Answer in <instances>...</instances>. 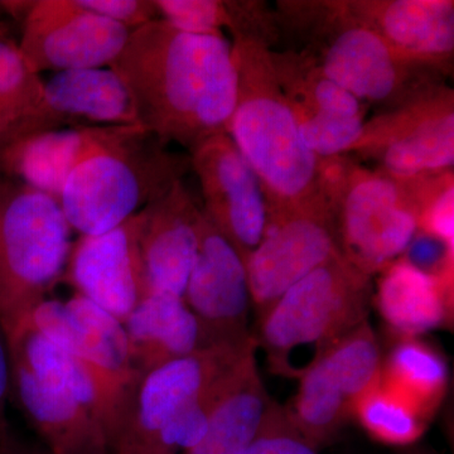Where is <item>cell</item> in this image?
Listing matches in <instances>:
<instances>
[{
    "mask_svg": "<svg viewBox=\"0 0 454 454\" xmlns=\"http://www.w3.org/2000/svg\"><path fill=\"white\" fill-rule=\"evenodd\" d=\"M122 325L140 380L158 367L214 346L184 298L168 293L146 294Z\"/></svg>",
    "mask_w": 454,
    "mask_h": 454,
    "instance_id": "cell-24",
    "label": "cell"
},
{
    "mask_svg": "<svg viewBox=\"0 0 454 454\" xmlns=\"http://www.w3.org/2000/svg\"><path fill=\"white\" fill-rule=\"evenodd\" d=\"M279 43L316 59L328 77L365 106L394 109L446 83L450 73L406 59L385 43L346 0H279Z\"/></svg>",
    "mask_w": 454,
    "mask_h": 454,
    "instance_id": "cell-2",
    "label": "cell"
},
{
    "mask_svg": "<svg viewBox=\"0 0 454 454\" xmlns=\"http://www.w3.org/2000/svg\"><path fill=\"white\" fill-rule=\"evenodd\" d=\"M256 351L254 343L236 364L208 415L205 435L186 454H240L258 435L276 402L260 376Z\"/></svg>",
    "mask_w": 454,
    "mask_h": 454,
    "instance_id": "cell-26",
    "label": "cell"
},
{
    "mask_svg": "<svg viewBox=\"0 0 454 454\" xmlns=\"http://www.w3.org/2000/svg\"><path fill=\"white\" fill-rule=\"evenodd\" d=\"M387 46L406 59L452 74V0H346Z\"/></svg>",
    "mask_w": 454,
    "mask_h": 454,
    "instance_id": "cell-21",
    "label": "cell"
},
{
    "mask_svg": "<svg viewBox=\"0 0 454 454\" xmlns=\"http://www.w3.org/2000/svg\"><path fill=\"white\" fill-rule=\"evenodd\" d=\"M23 119L0 134V178L16 179L57 201L66 179L83 160L140 128L128 125L40 130L27 127Z\"/></svg>",
    "mask_w": 454,
    "mask_h": 454,
    "instance_id": "cell-18",
    "label": "cell"
},
{
    "mask_svg": "<svg viewBox=\"0 0 454 454\" xmlns=\"http://www.w3.org/2000/svg\"><path fill=\"white\" fill-rule=\"evenodd\" d=\"M191 169L143 128L90 155L66 179L59 206L80 236L103 234L160 199Z\"/></svg>",
    "mask_w": 454,
    "mask_h": 454,
    "instance_id": "cell-5",
    "label": "cell"
},
{
    "mask_svg": "<svg viewBox=\"0 0 454 454\" xmlns=\"http://www.w3.org/2000/svg\"><path fill=\"white\" fill-rule=\"evenodd\" d=\"M9 356L17 358L42 381L73 397L103 427L112 453L125 424L121 406L82 360L23 324L7 340Z\"/></svg>",
    "mask_w": 454,
    "mask_h": 454,
    "instance_id": "cell-23",
    "label": "cell"
},
{
    "mask_svg": "<svg viewBox=\"0 0 454 454\" xmlns=\"http://www.w3.org/2000/svg\"><path fill=\"white\" fill-rule=\"evenodd\" d=\"M25 324L82 360L121 406L127 422L140 378L131 364L122 322L74 293L66 301L47 298Z\"/></svg>",
    "mask_w": 454,
    "mask_h": 454,
    "instance_id": "cell-12",
    "label": "cell"
},
{
    "mask_svg": "<svg viewBox=\"0 0 454 454\" xmlns=\"http://www.w3.org/2000/svg\"><path fill=\"white\" fill-rule=\"evenodd\" d=\"M231 35L238 98L227 134L258 176L268 207L324 199L319 158L301 139L277 80L273 49L252 35Z\"/></svg>",
    "mask_w": 454,
    "mask_h": 454,
    "instance_id": "cell-3",
    "label": "cell"
},
{
    "mask_svg": "<svg viewBox=\"0 0 454 454\" xmlns=\"http://www.w3.org/2000/svg\"><path fill=\"white\" fill-rule=\"evenodd\" d=\"M129 92L137 121L188 151L229 131L238 98L231 42L178 31L162 20L130 32L109 66Z\"/></svg>",
    "mask_w": 454,
    "mask_h": 454,
    "instance_id": "cell-1",
    "label": "cell"
},
{
    "mask_svg": "<svg viewBox=\"0 0 454 454\" xmlns=\"http://www.w3.org/2000/svg\"><path fill=\"white\" fill-rule=\"evenodd\" d=\"M146 207L121 225L71 245L62 282L124 322L145 297L140 235Z\"/></svg>",
    "mask_w": 454,
    "mask_h": 454,
    "instance_id": "cell-17",
    "label": "cell"
},
{
    "mask_svg": "<svg viewBox=\"0 0 454 454\" xmlns=\"http://www.w3.org/2000/svg\"><path fill=\"white\" fill-rule=\"evenodd\" d=\"M199 178L202 211L247 262L268 225V206L258 176L229 134L203 140L190 152Z\"/></svg>",
    "mask_w": 454,
    "mask_h": 454,
    "instance_id": "cell-15",
    "label": "cell"
},
{
    "mask_svg": "<svg viewBox=\"0 0 454 454\" xmlns=\"http://www.w3.org/2000/svg\"><path fill=\"white\" fill-rule=\"evenodd\" d=\"M184 301L211 345H243L253 339L247 328L253 303L247 264L205 214Z\"/></svg>",
    "mask_w": 454,
    "mask_h": 454,
    "instance_id": "cell-16",
    "label": "cell"
},
{
    "mask_svg": "<svg viewBox=\"0 0 454 454\" xmlns=\"http://www.w3.org/2000/svg\"><path fill=\"white\" fill-rule=\"evenodd\" d=\"M381 382L432 419L450 387L443 355L420 337H400L382 357Z\"/></svg>",
    "mask_w": 454,
    "mask_h": 454,
    "instance_id": "cell-27",
    "label": "cell"
},
{
    "mask_svg": "<svg viewBox=\"0 0 454 454\" xmlns=\"http://www.w3.org/2000/svg\"><path fill=\"white\" fill-rule=\"evenodd\" d=\"M352 419L376 442L395 447L411 446L419 441L429 424L415 406L381 380L358 400Z\"/></svg>",
    "mask_w": 454,
    "mask_h": 454,
    "instance_id": "cell-28",
    "label": "cell"
},
{
    "mask_svg": "<svg viewBox=\"0 0 454 454\" xmlns=\"http://www.w3.org/2000/svg\"><path fill=\"white\" fill-rule=\"evenodd\" d=\"M3 454H56L43 444L27 443L17 437L12 439L11 443Z\"/></svg>",
    "mask_w": 454,
    "mask_h": 454,
    "instance_id": "cell-34",
    "label": "cell"
},
{
    "mask_svg": "<svg viewBox=\"0 0 454 454\" xmlns=\"http://www.w3.org/2000/svg\"><path fill=\"white\" fill-rule=\"evenodd\" d=\"M2 13H3L2 9H0V14H2Z\"/></svg>",
    "mask_w": 454,
    "mask_h": 454,
    "instance_id": "cell-37",
    "label": "cell"
},
{
    "mask_svg": "<svg viewBox=\"0 0 454 454\" xmlns=\"http://www.w3.org/2000/svg\"><path fill=\"white\" fill-rule=\"evenodd\" d=\"M12 393L18 408L56 454H113L103 427L73 397L50 387L11 357Z\"/></svg>",
    "mask_w": 454,
    "mask_h": 454,
    "instance_id": "cell-22",
    "label": "cell"
},
{
    "mask_svg": "<svg viewBox=\"0 0 454 454\" xmlns=\"http://www.w3.org/2000/svg\"><path fill=\"white\" fill-rule=\"evenodd\" d=\"M31 129L138 125L127 88L110 67L56 73L27 116Z\"/></svg>",
    "mask_w": 454,
    "mask_h": 454,
    "instance_id": "cell-20",
    "label": "cell"
},
{
    "mask_svg": "<svg viewBox=\"0 0 454 454\" xmlns=\"http://www.w3.org/2000/svg\"><path fill=\"white\" fill-rule=\"evenodd\" d=\"M254 342L211 346L143 376L113 454H167L170 424L205 399Z\"/></svg>",
    "mask_w": 454,
    "mask_h": 454,
    "instance_id": "cell-10",
    "label": "cell"
},
{
    "mask_svg": "<svg viewBox=\"0 0 454 454\" xmlns=\"http://www.w3.org/2000/svg\"><path fill=\"white\" fill-rule=\"evenodd\" d=\"M403 454H429V453L423 452V450H408V452H405Z\"/></svg>",
    "mask_w": 454,
    "mask_h": 454,
    "instance_id": "cell-36",
    "label": "cell"
},
{
    "mask_svg": "<svg viewBox=\"0 0 454 454\" xmlns=\"http://www.w3.org/2000/svg\"><path fill=\"white\" fill-rule=\"evenodd\" d=\"M328 206L340 255L370 278L402 258L419 229L408 184L356 162Z\"/></svg>",
    "mask_w": 454,
    "mask_h": 454,
    "instance_id": "cell-7",
    "label": "cell"
},
{
    "mask_svg": "<svg viewBox=\"0 0 454 454\" xmlns=\"http://www.w3.org/2000/svg\"><path fill=\"white\" fill-rule=\"evenodd\" d=\"M71 231L56 199L0 178V330L5 340L61 282Z\"/></svg>",
    "mask_w": 454,
    "mask_h": 454,
    "instance_id": "cell-6",
    "label": "cell"
},
{
    "mask_svg": "<svg viewBox=\"0 0 454 454\" xmlns=\"http://www.w3.org/2000/svg\"><path fill=\"white\" fill-rule=\"evenodd\" d=\"M372 278L337 253L291 286L252 333L277 375L300 379L334 343L369 321Z\"/></svg>",
    "mask_w": 454,
    "mask_h": 454,
    "instance_id": "cell-4",
    "label": "cell"
},
{
    "mask_svg": "<svg viewBox=\"0 0 454 454\" xmlns=\"http://www.w3.org/2000/svg\"><path fill=\"white\" fill-rule=\"evenodd\" d=\"M12 393V366L7 340L0 330V454L4 453L14 434L9 427L7 403Z\"/></svg>",
    "mask_w": 454,
    "mask_h": 454,
    "instance_id": "cell-33",
    "label": "cell"
},
{
    "mask_svg": "<svg viewBox=\"0 0 454 454\" xmlns=\"http://www.w3.org/2000/svg\"><path fill=\"white\" fill-rule=\"evenodd\" d=\"M83 8L133 32L160 20L154 0H77Z\"/></svg>",
    "mask_w": 454,
    "mask_h": 454,
    "instance_id": "cell-32",
    "label": "cell"
},
{
    "mask_svg": "<svg viewBox=\"0 0 454 454\" xmlns=\"http://www.w3.org/2000/svg\"><path fill=\"white\" fill-rule=\"evenodd\" d=\"M372 160L396 181H415L453 170L454 92L434 86L364 124L349 154Z\"/></svg>",
    "mask_w": 454,
    "mask_h": 454,
    "instance_id": "cell-8",
    "label": "cell"
},
{
    "mask_svg": "<svg viewBox=\"0 0 454 454\" xmlns=\"http://www.w3.org/2000/svg\"><path fill=\"white\" fill-rule=\"evenodd\" d=\"M378 276L372 304L396 339L422 337L452 324L453 284L420 270L404 256Z\"/></svg>",
    "mask_w": 454,
    "mask_h": 454,
    "instance_id": "cell-25",
    "label": "cell"
},
{
    "mask_svg": "<svg viewBox=\"0 0 454 454\" xmlns=\"http://www.w3.org/2000/svg\"><path fill=\"white\" fill-rule=\"evenodd\" d=\"M240 454H318L295 428L286 408L274 403L258 435Z\"/></svg>",
    "mask_w": 454,
    "mask_h": 454,
    "instance_id": "cell-31",
    "label": "cell"
},
{
    "mask_svg": "<svg viewBox=\"0 0 454 454\" xmlns=\"http://www.w3.org/2000/svg\"><path fill=\"white\" fill-rule=\"evenodd\" d=\"M337 253L333 212L324 199L268 207L264 238L245 262L256 318Z\"/></svg>",
    "mask_w": 454,
    "mask_h": 454,
    "instance_id": "cell-11",
    "label": "cell"
},
{
    "mask_svg": "<svg viewBox=\"0 0 454 454\" xmlns=\"http://www.w3.org/2000/svg\"><path fill=\"white\" fill-rule=\"evenodd\" d=\"M26 116L8 115V114H0V134L7 131L9 128L13 127L16 122Z\"/></svg>",
    "mask_w": 454,
    "mask_h": 454,
    "instance_id": "cell-35",
    "label": "cell"
},
{
    "mask_svg": "<svg viewBox=\"0 0 454 454\" xmlns=\"http://www.w3.org/2000/svg\"><path fill=\"white\" fill-rule=\"evenodd\" d=\"M44 80L35 73L17 42L0 33V114L28 116L40 104Z\"/></svg>",
    "mask_w": 454,
    "mask_h": 454,
    "instance_id": "cell-29",
    "label": "cell"
},
{
    "mask_svg": "<svg viewBox=\"0 0 454 454\" xmlns=\"http://www.w3.org/2000/svg\"><path fill=\"white\" fill-rule=\"evenodd\" d=\"M160 20L192 35H219L229 26L225 0H154Z\"/></svg>",
    "mask_w": 454,
    "mask_h": 454,
    "instance_id": "cell-30",
    "label": "cell"
},
{
    "mask_svg": "<svg viewBox=\"0 0 454 454\" xmlns=\"http://www.w3.org/2000/svg\"><path fill=\"white\" fill-rule=\"evenodd\" d=\"M381 367L378 337L369 321L363 322L301 373L286 414L318 450L352 419L358 400L380 382Z\"/></svg>",
    "mask_w": 454,
    "mask_h": 454,
    "instance_id": "cell-9",
    "label": "cell"
},
{
    "mask_svg": "<svg viewBox=\"0 0 454 454\" xmlns=\"http://www.w3.org/2000/svg\"><path fill=\"white\" fill-rule=\"evenodd\" d=\"M271 61L306 145L318 158L348 154L365 124V104L301 51L271 50Z\"/></svg>",
    "mask_w": 454,
    "mask_h": 454,
    "instance_id": "cell-14",
    "label": "cell"
},
{
    "mask_svg": "<svg viewBox=\"0 0 454 454\" xmlns=\"http://www.w3.org/2000/svg\"><path fill=\"white\" fill-rule=\"evenodd\" d=\"M129 35L77 0H33L18 46L35 73H62L109 67Z\"/></svg>",
    "mask_w": 454,
    "mask_h": 454,
    "instance_id": "cell-13",
    "label": "cell"
},
{
    "mask_svg": "<svg viewBox=\"0 0 454 454\" xmlns=\"http://www.w3.org/2000/svg\"><path fill=\"white\" fill-rule=\"evenodd\" d=\"M203 212L179 179L160 199L146 206L140 235L145 295L168 293L184 298L199 250Z\"/></svg>",
    "mask_w": 454,
    "mask_h": 454,
    "instance_id": "cell-19",
    "label": "cell"
}]
</instances>
